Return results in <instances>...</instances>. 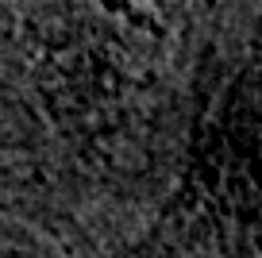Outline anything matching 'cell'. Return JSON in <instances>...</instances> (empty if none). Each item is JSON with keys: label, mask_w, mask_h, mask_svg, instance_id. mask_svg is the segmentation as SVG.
Segmentation results:
<instances>
[{"label": "cell", "mask_w": 262, "mask_h": 258, "mask_svg": "<svg viewBox=\"0 0 262 258\" xmlns=\"http://www.w3.org/2000/svg\"><path fill=\"white\" fill-rule=\"evenodd\" d=\"M93 16L131 42H162L178 24L181 0H85Z\"/></svg>", "instance_id": "1"}]
</instances>
